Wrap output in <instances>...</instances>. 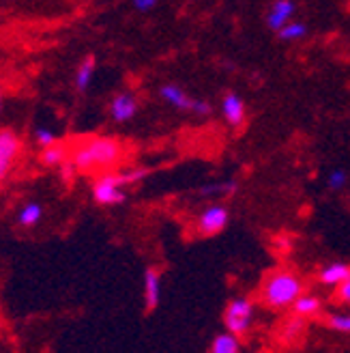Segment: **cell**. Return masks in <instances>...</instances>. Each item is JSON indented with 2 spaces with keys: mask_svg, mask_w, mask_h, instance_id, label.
<instances>
[{
  "mask_svg": "<svg viewBox=\"0 0 350 353\" xmlns=\"http://www.w3.org/2000/svg\"><path fill=\"white\" fill-rule=\"evenodd\" d=\"M122 145L112 136H95L86 140L82 147L74 153V166L82 172L89 170H106L120 162Z\"/></svg>",
  "mask_w": 350,
  "mask_h": 353,
  "instance_id": "cell-1",
  "label": "cell"
},
{
  "mask_svg": "<svg viewBox=\"0 0 350 353\" xmlns=\"http://www.w3.org/2000/svg\"><path fill=\"white\" fill-rule=\"evenodd\" d=\"M262 304L269 308L282 310L292 306L296 299L303 295V282L292 272H273L267 276L265 285H262Z\"/></svg>",
  "mask_w": 350,
  "mask_h": 353,
  "instance_id": "cell-2",
  "label": "cell"
},
{
  "mask_svg": "<svg viewBox=\"0 0 350 353\" xmlns=\"http://www.w3.org/2000/svg\"><path fill=\"white\" fill-rule=\"evenodd\" d=\"M125 181H122L120 172H108L101 174L99 179L93 183V199L101 207H114L127 201L125 194Z\"/></svg>",
  "mask_w": 350,
  "mask_h": 353,
  "instance_id": "cell-3",
  "label": "cell"
},
{
  "mask_svg": "<svg viewBox=\"0 0 350 353\" xmlns=\"http://www.w3.org/2000/svg\"><path fill=\"white\" fill-rule=\"evenodd\" d=\"M252 321H254V304L248 297H234L223 310L226 330L234 334V336H243L250 330Z\"/></svg>",
  "mask_w": 350,
  "mask_h": 353,
  "instance_id": "cell-4",
  "label": "cell"
},
{
  "mask_svg": "<svg viewBox=\"0 0 350 353\" xmlns=\"http://www.w3.org/2000/svg\"><path fill=\"white\" fill-rule=\"evenodd\" d=\"M160 95L166 103H170L172 108H179V110H189L194 114H200V117H206L211 114V103L204 101V99H194L189 97L181 86L177 84H164L160 88Z\"/></svg>",
  "mask_w": 350,
  "mask_h": 353,
  "instance_id": "cell-5",
  "label": "cell"
},
{
  "mask_svg": "<svg viewBox=\"0 0 350 353\" xmlns=\"http://www.w3.org/2000/svg\"><path fill=\"white\" fill-rule=\"evenodd\" d=\"M228 220H230V214L228 209L223 205H211L206 207L202 214L198 216V233L204 235V237H213V235H219L226 226H228Z\"/></svg>",
  "mask_w": 350,
  "mask_h": 353,
  "instance_id": "cell-6",
  "label": "cell"
},
{
  "mask_svg": "<svg viewBox=\"0 0 350 353\" xmlns=\"http://www.w3.org/2000/svg\"><path fill=\"white\" fill-rule=\"evenodd\" d=\"M22 149V140L13 130H0V181H5Z\"/></svg>",
  "mask_w": 350,
  "mask_h": 353,
  "instance_id": "cell-7",
  "label": "cell"
},
{
  "mask_svg": "<svg viewBox=\"0 0 350 353\" xmlns=\"http://www.w3.org/2000/svg\"><path fill=\"white\" fill-rule=\"evenodd\" d=\"M138 114V99L131 93H118L110 101V117L116 123H127Z\"/></svg>",
  "mask_w": 350,
  "mask_h": 353,
  "instance_id": "cell-8",
  "label": "cell"
},
{
  "mask_svg": "<svg viewBox=\"0 0 350 353\" xmlns=\"http://www.w3.org/2000/svg\"><path fill=\"white\" fill-rule=\"evenodd\" d=\"M144 306L146 310H155L160 306V299H162V274L160 270L149 268L144 272Z\"/></svg>",
  "mask_w": 350,
  "mask_h": 353,
  "instance_id": "cell-9",
  "label": "cell"
},
{
  "mask_svg": "<svg viewBox=\"0 0 350 353\" xmlns=\"http://www.w3.org/2000/svg\"><path fill=\"white\" fill-rule=\"evenodd\" d=\"M292 15H294V3H292V0H275L271 11L267 13V26L271 30L279 32L290 22Z\"/></svg>",
  "mask_w": 350,
  "mask_h": 353,
  "instance_id": "cell-10",
  "label": "cell"
},
{
  "mask_svg": "<svg viewBox=\"0 0 350 353\" xmlns=\"http://www.w3.org/2000/svg\"><path fill=\"white\" fill-rule=\"evenodd\" d=\"M221 112H223V119L237 128L245 121V101L237 93H228L221 101Z\"/></svg>",
  "mask_w": 350,
  "mask_h": 353,
  "instance_id": "cell-11",
  "label": "cell"
},
{
  "mask_svg": "<svg viewBox=\"0 0 350 353\" xmlns=\"http://www.w3.org/2000/svg\"><path fill=\"white\" fill-rule=\"evenodd\" d=\"M348 278H350V265L346 263H329L318 274V280L325 287H340Z\"/></svg>",
  "mask_w": 350,
  "mask_h": 353,
  "instance_id": "cell-12",
  "label": "cell"
},
{
  "mask_svg": "<svg viewBox=\"0 0 350 353\" xmlns=\"http://www.w3.org/2000/svg\"><path fill=\"white\" fill-rule=\"evenodd\" d=\"M95 72H97V61L95 57H86L78 69H76V88L80 93L89 91L91 84H93V78H95Z\"/></svg>",
  "mask_w": 350,
  "mask_h": 353,
  "instance_id": "cell-13",
  "label": "cell"
},
{
  "mask_svg": "<svg viewBox=\"0 0 350 353\" xmlns=\"http://www.w3.org/2000/svg\"><path fill=\"white\" fill-rule=\"evenodd\" d=\"M43 218V207L39 203H26L20 211H17V224L24 228H32L37 226Z\"/></svg>",
  "mask_w": 350,
  "mask_h": 353,
  "instance_id": "cell-14",
  "label": "cell"
},
{
  "mask_svg": "<svg viewBox=\"0 0 350 353\" xmlns=\"http://www.w3.org/2000/svg\"><path fill=\"white\" fill-rule=\"evenodd\" d=\"M211 353H241L239 336H234V334H230V332L217 334L211 343Z\"/></svg>",
  "mask_w": 350,
  "mask_h": 353,
  "instance_id": "cell-15",
  "label": "cell"
},
{
  "mask_svg": "<svg viewBox=\"0 0 350 353\" xmlns=\"http://www.w3.org/2000/svg\"><path fill=\"white\" fill-rule=\"evenodd\" d=\"M67 162V149L61 145H52L41 151V164L43 166H56L61 168Z\"/></svg>",
  "mask_w": 350,
  "mask_h": 353,
  "instance_id": "cell-16",
  "label": "cell"
},
{
  "mask_svg": "<svg viewBox=\"0 0 350 353\" xmlns=\"http://www.w3.org/2000/svg\"><path fill=\"white\" fill-rule=\"evenodd\" d=\"M292 308H294V314H299V316H311V314H316L320 310V299L316 295H301L292 304Z\"/></svg>",
  "mask_w": 350,
  "mask_h": 353,
  "instance_id": "cell-17",
  "label": "cell"
},
{
  "mask_svg": "<svg viewBox=\"0 0 350 353\" xmlns=\"http://www.w3.org/2000/svg\"><path fill=\"white\" fill-rule=\"evenodd\" d=\"M301 332H303V319L299 314H294L292 319H288L282 327V339L284 341H292L296 336H301Z\"/></svg>",
  "mask_w": 350,
  "mask_h": 353,
  "instance_id": "cell-18",
  "label": "cell"
},
{
  "mask_svg": "<svg viewBox=\"0 0 350 353\" xmlns=\"http://www.w3.org/2000/svg\"><path fill=\"white\" fill-rule=\"evenodd\" d=\"M305 32H307L305 24H301V22H288L282 30H279V37H282L284 41H296V39H301Z\"/></svg>",
  "mask_w": 350,
  "mask_h": 353,
  "instance_id": "cell-19",
  "label": "cell"
},
{
  "mask_svg": "<svg viewBox=\"0 0 350 353\" xmlns=\"http://www.w3.org/2000/svg\"><path fill=\"white\" fill-rule=\"evenodd\" d=\"M34 143H37L41 149L52 147V145H56V134L52 132L50 128L39 125V128H34Z\"/></svg>",
  "mask_w": 350,
  "mask_h": 353,
  "instance_id": "cell-20",
  "label": "cell"
},
{
  "mask_svg": "<svg viewBox=\"0 0 350 353\" xmlns=\"http://www.w3.org/2000/svg\"><path fill=\"white\" fill-rule=\"evenodd\" d=\"M234 190H237L234 181H223V183H211L200 188V194L202 196H213V194H232Z\"/></svg>",
  "mask_w": 350,
  "mask_h": 353,
  "instance_id": "cell-21",
  "label": "cell"
},
{
  "mask_svg": "<svg viewBox=\"0 0 350 353\" xmlns=\"http://www.w3.org/2000/svg\"><path fill=\"white\" fill-rule=\"evenodd\" d=\"M329 327L342 332V334H350V314H331L327 319Z\"/></svg>",
  "mask_w": 350,
  "mask_h": 353,
  "instance_id": "cell-22",
  "label": "cell"
},
{
  "mask_svg": "<svg viewBox=\"0 0 350 353\" xmlns=\"http://www.w3.org/2000/svg\"><path fill=\"white\" fill-rule=\"evenodd\" d=\"M149 174L146 168H131V170H122L120 176H122V181H125V185H133L138 181H142L144 176Z\"/></svg>",
  "mask_w": 350,
  "mask_h": 353,
  "instance_id": "cell-23",
  "label": "cell"
},
{
  "mask_svg": "<svg viewBox=\"0 0 350 353\" xmlns=\"http://www.w3.org/2000/svg\"><path fill=\"white\" fill-rule=\"evenodd\" d=\"M346 181H348V176H346V172L342 168H338V170H333L329 174V188L331 190H342L346 185Z\"/></svg>",
  "mask_w": 350,
  "mask_h": 353,
  "instance_id": "cell-24",
  "label": "cell"
},
{
  "mask_svg": "<svg viewBox=\"0 0 350 353\" xmlns=\"http://www.w3.org/2000/svg\"><path fill=\"white\" fill-rule=\"evenodd\" d=\"M338 297H340L342 304H350V278L344 280L342 285L338 287Z\"/></svg>",
  "mask_w": 350,
  "mask_h": 353,
  "instance_id": "cell-25",
  "label": "cell"
},
{
  "mask_svg": "<svg viewBox=\"0 0 350 353\" xmlns=\"http://www.w3.org/2000/svg\"><path fill=\"white\" fill-rule=\"evenodd\" d=\"M133 7H135L138 11L146 13V11H151V9L157 7V0H133Z\"/></svg>",
  "mask_w": 350,
  "mask_h": 353,
  "instance_id": "cell-26",
  "label": "cell"
},
{
  "mask_svg": "<svg viewBox=\"0 0 350 353\" xmlns=\"http://www.w3.org/2000/svg\"><path fill=\"white\" fill-rule=\"evenodd\" d=\"M0 110H3V95H0Z\"/></svg>",
  "mask_w": 350,
  "mask_h": 353,
  "instance_id": "cell-27",
  "label": "cell"
}]
</instances>
